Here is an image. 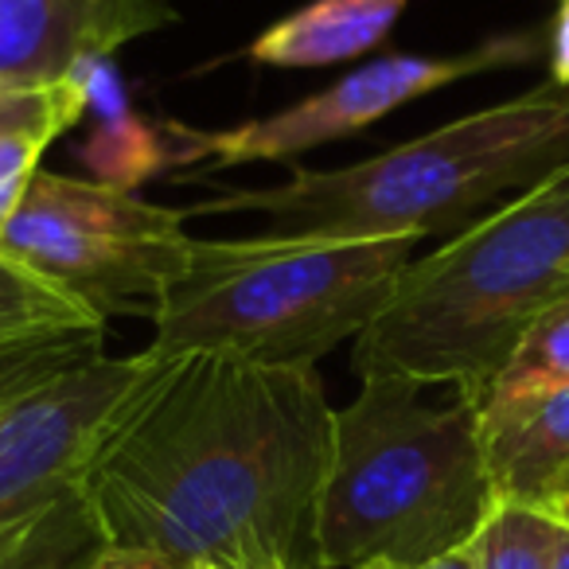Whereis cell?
I'll return each mask as SVG.
<instances>
[{"mask_svg": "<svg viewBox=\"0 0 569 569\" xmlns=\"http://www.w3.org/2000/svg\"><path fill=\"white\" fill-rule=\"evenodd\" d=\"M144 351L74 488L87 569H297L332 449L317 367Z\"/></svg>", "mask_w": 569, "mask_h": 569, "instance_id": "cell-1", "label": "cell"}, {"mask_svg": "<svg viewBox=\"0 0 569 569\" xmlns=\"http://www.w3.org/2000/svg\"><path fill=\"white\" fill-rule=\"evenodd\" d=\"M332 410V449L312 507V566H421L468 546L499 507L480 406L452 390L426 402L421 382L359 379Z\"/></svg>", "mask_w": 569, "mask_h": 569, "instance_id": "cell-2", "label": "cell"}, {"mask_svg": "<svg viewBox=\"0 0 569 569\" xmlns=\"http://www.w3.org/2000/svg\"><path fill=\"white\" fill-rule=\"evenodd\" d=\"M569 293V164L413 258L351 351L359 379L452 387L483 402L511 351Z\"/></svg>", "mask_w": 569, "mask_h": 569, "instance_id": "cell-3", "label": "cell"}, {"mask_svg": "<svg viewBox=\"0 0 569 569\" xmlns=\"http://www.w3.org/2000/svg\"><path fill=\"white\" fill-rule=\"evenodd\" d=\"M569 164V87L527 90L348 168H293L284 183L234 188L183 214L253 211L269 234L426 238L507 191Z\"/></svg>", "mask_w": 569, "mask_h": 569, "instance_id": "cell-4", "label": "cell"}, {"mask_svg": "<svg viewBox=\"0 0 569 569\" xmlns=\"http://www.w3.org/2000/svg\"><path fill=\"white\" fill-rule=\"evenodd\" d=\"M421 238L261 234L191 242L152 309L149 348L230 351L269 367H317L382 312Z\"/></svg>", "mask_w": 569, "mask_h": 569, "instance_id": "cell-5", "label": "cell"}, {"mask_svg": "<svg viewBox=\"0 0 569 569\" xmlns=\"http://www.w3.org/2000/svg\"><path fill=\"white\" fill-rule=\"evenodd\" d=\"M183 211L137 199L121 183L36 172L0 253L98 312H149L183 273L196 238Z\"/></svg>", "mask_w": 569, "mask_h": 569, "instance_id": "cell-6", "label": "cell"}, {"mask_svg": "<svg viewBox=\"0 0 569 569\" xmlns=\"http://www.w3.org/2000/svg\"><path fill=\"white\" fill-rule=\"evenodd\" d=\"M538 43L530 36H499L460 56H387L367 67H356L340 82L325 87L320 94L301 98L289 110L269 118L242 121V126L199 133V129H176L180 133L183 160H207V168H242L261 160H293L297 152L320 149V144L343 141L359 129L375 126L387 113L402 110L406 102L445 90L460 79H472L499 67H519L535 59Z\"/></svg>", "mask_w": 569, "mask_h": 569, "instance_id": "cell-7", "label": "cell"}, {"mask_svg": "<svg viewBox=\"0 0 569 569\" xmlns=\"http://www.w3.org/2000/svg\"><path fill=\"white\" fill-rule=\"evenodd\" d=\"M149 351L98 356L48 379L0 418V527L74 503L82 472Z\"/></svg>", "mask_w": 569, "mask_h": 569, "instance_id": "cell-8", "label": "cell"}, {"mask_svg": "<svg viewBox=\"0 0 569 569\" xmlns=\"http://www.w3.org/2000/svg\"><path fill=\"white\" fill-rule=\"evenodd\" d=\"M172 20V0H0V82L59 87Z\"/></svg>", "mask_w": 569, "mask_h": 569, "instance_id": "cell-9", "label": "cell"}, {"mask_svg": "<svg viewBox=\"0 0 569 569\" xmlns=\"http://www.w3.org/2000/svg\"><path fill=\"white\" fill-rule=\"evenodd\" d=\"M480 429L499 503L546 507L569 491V387L480 413Z\"/></svg>", "mask_w": 569, "mask_h": 569, "instance_id": "cell-10", "label": "cell"}, {"mask_svg": "<svg viewBox=\"0 0 569 569\" xmlns=\"http://www.w3.org/2000/svg\"><path fill=\"white\" fill-rule=\"evenodd\" d=\"M406 9L410 0H312L269 24L250 43V59L281 71L348 63L379 48Z\"/></svg>", "mask_w": 569, "mask_h": 569, "instance_id": "cell-11", "label": "cell"}, {"mask_svg": "<svg viewBox=\"0 0 569 569\" xmlns=\"http://www.w3.org/2000/svg\"><path fill=\"white\" fill-rule=\"evenodd\" d=\"M87 102L90 79L87 67H82L74 79L59 82V87H36L32 102L12 121L0 126V234H4L9 219L17 214L28 183L40 172L48 144L87 113Z\"/></svg>", "mask_w": 569, "mask_h": 569, "instance_id": "cell-12", "label": "cell"}, {"mask_svg": "<svg viewBox=\"0 0 569 569\" xmlns=\"http://www.w3.org/2000/svg\"><path fill=\"white\" fill-rule=\"evenodd\" d=\"M82 332H102L90 305L0 253V351Z\"/></svg>", "mask_w": 569, "mask_h": 569, "instance_id": "cell-13", "label": "cell"}, {"mask_svg": "<svg viewBox=\"0 0 569 569\" xmlns=\"http://www.w3.org/2000/svg\"><path fill=\"white\" fill-rule=\"evenodd\" d=\"M569 387V293L530 325L480 402V413L511 410L530 398Z\"/></svg>", "mask_w": 569, "mask_h": 569, "instance_id": "cell-14", "label": "cell"}, {"mask_svg": "<svg viewBox=\"0 0 569 569\" xmlns=\"http://www.w3.org/2000/svg\"><path fill=\"white\" fill-rule=\"evenodd\" d=\"M558 522L542 507L499 503L472 538L480 569H550Z\"/></svg>", "mask_w": 569, "mask_h": 569, "instance_id": "cell-15", "label": "cell"}, {"mask_svg": "<svg viewBox=\"0 0 569 569\" xmlns=\"http://www.w3.org/2000/svg\"><path fill=\"white\" fill-rule=\"evenodd\" d=\"M102 351V332H82V336H56V340L40 343H20V348L0 351V418L40 390L48 379L79 367L82 359Z\"/></svg>", "mask_w": 569, "mask_h": 569, "instance_id": "cell-16", "label": "cell"}, {"mask_svg": "<svg viewBox=\"0 0 569 569\" xmlns=\"http://www.w3.org/2000/svg\"><path fill=\"white\" fill-rule=\"evenodd\" d=\"M56 515H40V519H24V522H12V527H0V569H28L24 558L40 546L43 530L51 527Z\"/></svg>", "mask_w": 569, "mask_h": 569, "instance_id": "cell-17", "label": "cell"}, {"mask_svg": "<svg viewBox=\"0 0 569 569\" xmlns=\"http://www.w3.org/2000/svg\"><path fill=\"white\" fill-rule=\"evenodd\" d=\"M550 82L569 87V0H558L550 32Z\"/></svg>", "mask_w": 569, "mask_h": 569, "instance_id": "cell-18", "label": "cell"}, {"mask_svg": "<svg viewBox=\"0 0 569 569\" xmlns=\"http://www.w3.org/2000/svg\"><path fill=\"white\" fill-rule=\"evenodd\" d=\"M363 569H480V561H476V546H460V550L452 553H441V558L433 561H421V566H363Z\"/></svg>", "mask_w": 569, "mask_h": 569, "instance_id": "cell-19", "label": "cell"}, {"mask_svg": "<svg viewBox=\"0 0 569 569\" xmlns=\"http://www.w3.org/2000/svg\"><path fill=\"white\" fill-rule=\"evenodd\" d=\"M36 87H12V82H0V126L12 121L28 102H32Z\"/></svg>", "mask_w": 569, "mask_h": 569, "instance_id": "cell-20", "label": "cell"}, {"mask_svg": "<svg viewBox=\"0 0 569 569\" xmlns=\"http://www.w3.org/2000/svg\"><path fill=\"white\" fill-rule=\"evenodd\" d=\"M550 569H569V530L558 527L553 535V558H550Z\"/></svg>", "mask_w": 569, "mask_h": 569, "instance_id": "cell-21", "label": "cell"}, {"mask_svg": "<svg viewBox=\"0 0 569 569\" xmlns=\"http://www.w3.org/2000/svg\"><path fill=\"white\" fill-rule=\"evenodd\" d=\"M542 511L550 515V519L558 522V527L569 530V491H566V496H558V499H550V503H546Z\"/></svg>", "mask_w": 569, "mask_h": 569, "instance_id": "cell-22", "label": "cell"}, {"mask_svg": "<svg viewBox=\"0 0 569 569\" xmlns=\"http://www.w3.org/2000/svg\"><path fill=\"white\" fill-rule=\"evenodd\" d=\"M28 569H59V566H28ZM82 569H87V566H82Z\"/></svg>", "mask_w": 569, "mask_h": 569, "instance_id": "cell-23", "label": "cell"}]
</instances>
